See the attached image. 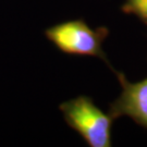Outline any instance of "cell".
<instances>
[{"instance_id":"1","label":"cell","mask_w":147,"mask_h":147,"mask_svg":"<svg viewBox=\"0 0 147 147\" xmlns=\"http://www.w3.org/2000/svg\"><path fill=\"white\" fill-rule=\"evenodd\" d=\"M45 36L62 53L98 58L107 63L113 72L116 71L102 49V44L109 36L107 26L92 28L84 19L68 20L46 28Z\"/></svg>"},{"instance_id":"4","label":"cell","mask_w":147,"mask_h":147,"mask_svg":"<svg viewBox=\"0 0 147 147\" xmlns=\"http://www.w3.org/2000/svg\"><path fill=\"white\" fill-rule=\"evenodd\" d=\"M121 11L125 14L136 16L147 26V0H124Z\"/></svg>"},{"instance_id":"2","label":"cell","mask_w":147,"mask_h":147,"mask_svg":"<svg viewBox=\"0 0 147 147\" xmlns=\"http://www.w3.org/2000/svg\"><path fill=\"white\" fill-rule=\"evenodd\" d=\"M63 119L90 147H110L113 118L95 105L93 98L81 95L59 105Z\"/></svg>"},{"instance_id":"3","label":"cell","mask_w":147,"mask_h":147,"mask_svg":"<svg viewBox=\"0 0 147 147\" xmlns=\"http://www.w3.org/2000/svg\"><path fill=\"white\" fill-rule=\"evenodd\" d=\"M121 85L120 95L109 106L113 119L129 117L134 122L147 129V78L132 83L121 72L115 71Z\"/></svg>"}]
</instances>
